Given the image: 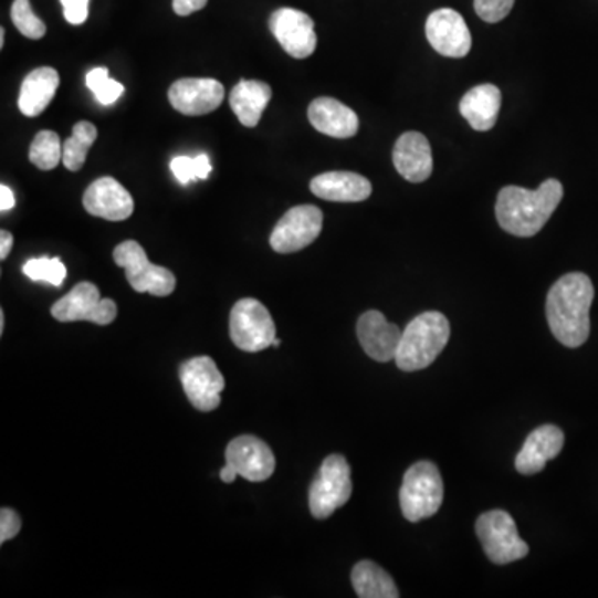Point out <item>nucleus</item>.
<instances>
[{
	"label": "nucleus",
	"instance_id": "nucleus-1",
	"mask_svg": "<svg viewBox=\"0 0 598 598\" xmlns=\"http://www.w3.org/2000/svg\"><path fill=\"white\" fill-rule=\"evenodd\" d=\"M594 296V284L584 273L565 274L548 291L545 303L548 328L567 348H580L590 336Z\"/></svg>",
	"mask_w": 598,
	"mask_h": 598
},
{
	"label": "nucleus",
	"instance_id": "nucleus-2",
	"mask_svg": "<svg viewBox=\"0 0 598 598\" xmlns=\"http://www.w3.org/2000/svg\"><path fill=\"white\" fill-rule=\"evenodd\" d=\"M564 197L560 181L550 178L537 190L505 187L499 191L495 217L502 230L514 237L531 238L550 220Z\"/></svg>",
	"mask_w": 598,
	"mask_h": 598
},
{
	"label": "nucleus",
	"instance_id": "nucleus-3",
	"mask_svg": "<svg viewBox=\"0 0 598 598\" xmlns=\"http://www.w3.org/2000/svg\"><path fill=\"white\" fill-rule=\"evenodd\" d=\"M451 338V325L439 312H426L416 316L402 332L396 353V365L401 371H421L441 355Z\"/></svg>",
	"mask_w": 598,
	"mask_h": 598
},
{
	"label": "nucleus",
	"instance_id": "nucleus-4",
	"mask_svg": "<svg viewBox=\"0 0 598 598\" xmlns=\"http://www.w3.org/2000/svg\"><path fill=\"white\" fill-rule=\"evenodd\" d=\"M444 501V482L438 465L416 462L408 469L399 491L402 515L409 522H421L438 514Z\"/></svg>",
	"mask_w": 598,
	"mask_h": 598
},
{
	"label": "nucleus",
	"instance_id": "nucleus-5",
	"mask_svg": "<svg viewBox=\"0 0 598 598\" xmlns=\"http://www.w3.org/2000/svg\"><path fill=\"white\" fill-rule=\"evenodd\" d=\"M352 468L343 455L333 454L323 461L310 489L313 517L328 518L352 499Z\"/></svg>",
	"mask_w": 598,
	"mask_h": 598
},
{
	"label": "nucleus",
	"instance_id": "nucleus-6",
	"mask_svg": "<svg viewBox=\"0 0 598 598\" xmlns=\"http://www.w3.org/2000/svg\"><path fill=\"white\" fill-rule=\"evenodd\" d=\"M475 532L485 555L494 564L505 565L527 557L528 545L522 541L508 512L501 508L485 512L475 522Z\"/></svg>",
	"mask_w": 598,
	"mask_h": 598
},
{
	"label": "nucleus",
	"instance_id": "nucleus-7",
	"mask_svg": "<svg viewBox=\"0 0 598 598\" xmlns=\"http://www.w3.org/2000/svg\"><path fill=\"white\" fill-rule=\"evenodd\" d=\"M114 260L118 266L124 267L128 283L138 293L164 297L174 293L177 286L175 274L167 267L151 264L137 241L128 240L118 244L114 251Z\"/></svg>",
	"mask_w": 598,
	"mask_h": 598
},
{
	"label": "nucleus",
	"instance_id": "nucleus-8",
	"mask_svg": "<svg viewBox=\"0 0 598 598\" xmlns=\"http://www.w3.org/2000/svg\"><path fill=\"white\" fill-rule=\"evenodd\" d=\"M230 336L241 352L260 353L273 346L276 328L266 306L253 297L240 300L231 310Z\"/></svg>",
	"mask_w": 598,
	"mask_h": 598
},
{
	"label": "nucleus",
	"instance_id": "nucleus-9",
	"mask_svg": "<svg viewBox=\"0 0 598 598\" xmlns=\"http://www.w3.org/2000/svg\"><path fill=\"white\" fill-rule=\"evenodd\" d=\"M52 316L61 323L91 322L107 326L117 318V305L101 297L95 284L84 281L52 306Z\"/></svg>",
	"mask_w": 598,
	"mask_h": 598
},
{
	"label": "nucleus",
	"instance_id": "nucleus-10",
	"mask_svg": "<svg viewBox=\"0 0 598 598\" xmlns=\"http://www.w3.org/2000/svg\"><path fill=\"white\" fill-rule=\"evenodd\" d=\"M322 230L323 211L313 204H300L291 208L277 221L271 233L270 244L276 253H296L310 246Z\"/></svg>",
	"mask_w": 598,
	"mask_h": 598
},
{
	"label": "nucleus",
	"instance_id": "nucleus-11",
	"mask_svg": "<svg viewBox=\"0 0 598 598\" xmlns=\"http://www.w3.org/2000/svg\"><path fill=\"white\" fill-rule=\"evenodd\" d=\"M180 381L188 401L198 411L210 412L220 406L224 378L208 356L188 359L180 366Z\"/></svg>",
	"mask_w": 598,
	"mask_h": 598
},
{
	"label": "nucleus",
	"instance_id": "nucleus-12",
	"mask_svg": "<svg viewBox=\"0 0 598 598\" xmlns=\"http://www.w3.org/2000/svg\"><path fill=\"white\" fill-rule=\"evenodd\" d=\"M270 29L281 48L293 59H308L315 54L318 38L315 22L296 9H277L271 14Z\"/></svg>",
	"mask_w": 598,
	"mask_h": 598
},
{
	"label": "nucleus",
	"instance_id": "nucleus-13",
	"mask_svg": "<svg viewBox=\"0 0 598 598\" xmlns=\"http://www.w3.org/2000/svg\"><path fill=\"white\" fill-rule=\"evenodd\" d=\"M426 38L431 48L444 57L462 59L471 52V31L464 18L452 9H439L429 15Z\"/></svg>",
	"mask_w": 598,
	"mask_h": 598
},
{
	"label": "nucleus",
	"instance_id": "nucleus-14",
	"mask_svg": "<svg viewBox=\"0 0 598 598\" xmlns=\"http://www.w3.org/2000/svg\"><path fill=\"white\" fill-rule=\"evenodd\" d=\"M223 98V85L214 78H180L168 92L171 107L190 117L211 114L220 107Z\"/></svg>",
	"mask_w": 598,
	"mask_h": 598
},
{
	"label": "nucleus",
	"instance_id": "nucleus-15",
	"mask_svg": "<svg viewBox=\"0 0 598 598\" xmlns=\"http://www.w3.org/2000/svg\"><path fill=\"white\" fill-rule=\"evenodd\" d=\"M227 464L233 465L238 475L250 482H263L276 469L273 451L266 442L254 436H240L228 444Z\"/></svg>",
	"mask_w": 598,
	"mask_h": 598
},
{
	"label": "nucleus",
	"instance_id": "nucleus-16",
	"mask_svg": "<svg viewBox=\"0 0 598 598\" xmlns=\"http://www.w3.org/2000/svg\"><path fill=\"white\" fill-rule=\"evenodd\" d=\"M84 208L94 217L108 221H124L134 213V198L115 178L95 180L84 193Z\"/></svg>",
	"mask_w": 598,
	"mask_h": 598
},
{
	"label": "nucleus",
	"instance_id": "nucleus-17",
	"mask_svg": "<svg viewBox=\"0 0 598 598\" xmlns=\"http://www.w3.org/2000/svg\"><path fill=\"white\" fill-rule=\"evenodd\" d=\"M358 339L369 358L379 363H389L396 358L402 329L386 319L381 312H366L358 319Z\"/></svg>",
	"mask_w": 598,
	"mask_h": 598
},
{
	"label": "nucleus",
	"instance_id": "nucleus-18",
	"mask_svg": "<svg viewBox=\"0 0 598 598\" xmlns=\"http://www.w3.org/2000/svg\"><path fill=\"white\" fill-rule=\"evenodd\" d=\"M392 161L399 175L411 183L428 180L434 168L431 145L428 138L418 132H408L398 138L392 150Z\"/></svg>",
	"mask_w": 598,
	"mask_h": 598
},
{
	"label": "nucleus",
	"instance_id": "nucleus-19",
	"mask_svg": "<svg viewBox=\"0 0 598 598\" xmlns=\"http://www.w3.org/2000/svg\"><path fill=\"white\" fill-rule=\"evenodd\" d=\"M564 442L565 436L560 428L552 424L541 426L525 439L515 459V468L524 475L544 471L545 464L560 454Z\"/></svg>",
	"mask_w": 598,
	"mask_h": 598
},
{
	"label": "nucleus",
	"instance_id": "nucleus-20",
	"mask_svg": "<svg viewBox=\"0 0 598 598\" xmlns=\"http://www.w3.org/2000/svg\"><path fill=\"white\" fill-rule=\"evenodd\" d=\"M313 193L322 200L356 203L371 197L373 185L363 175L353 171H328L318 175L310 183Z\"/></svg>",
	"mask_w": 598,
	"mask_h": 598
},
{
	"label": "nucleus",
	"instance_id": "nucleus-21",
	"mask_svg": "<svg viewBox=\"0 0 598 598\" xmlns=\"http://www.w3.org/2000/svg\"><path fill=\"white\" fill-rule=\"evenodd\" d=\"M308 118L316 130L333 138H352L359 130V118L355 111L332 97L313 101Z\"/></svg>",
	"mask_w": 598,
	"mask_h": 598
},
{
	"label": "nucleus",
	"instance_id": "nucleus-22",
	"mask_svg": "<svg viewBox=\"0 0 598 598\" xmlns=\"http://www.w3.org/2000/svg\"><path fill=\"white\" fill-rule=\"evenodd\" d=\"M501 105V91L495 85L482 84L462 97L459 111L474 130L489 132L497 124Z\"/></svg>",
	"mask_w": 598,
	"mask_h": 598
},
{
	"label": "nucleus",
	"instance_id": "nucleus-23",
	"mask_svg": "<svg viewBox=\"0 0 598 598\" xmlns=\"http://www.w3.org/2000/svg\"><path fill=\"white\" fill-rule=\"evenodd\" d=\"M61 77L52 67H41L32 71L22 82L19 94V108L25 117H38L55 97Z\"/></svg>",
	"mask_w": 598,
	"mask_h": 598
},
{
	"label": "nucleus",
	"instance_id": "nucleus-24",
	"mask_svg": "<svg viewBox=\"0 0 598 598\" xmlns=\"http://www.w3.org/2000/svg\"><path fill=\"white\" fill-rule=\"evenodd\" d=\"M273 92L264 82L241 81L230 94V107L244 127L253 128L260 124L264 108L270 104Z\"/></svg>",
	"mask_w": 598,
	"mask_h": 598
},
{
	"label": "nucleus",
	"instance_id": "nucleus-25",
	"mask_svg": "<svg viewBox=\"0 0 598 598\" xmlns=\"http://www.w3.org/2000/svg\"><path fill=\"white\" fill-rule=\"evenodd\" d=\"M353 587L361 598H398L399 591L391 575L371 560L355 565L352 574Z\"/></svg>",
	"mask_w": 598,
	"mask_h": 598
},
{
	"label": "nucleus",
	"instance_id": "nucleus-26",
	"mask_svg": "<svg viewBox=\"0 0 598 598\" xmlns=\"http://www.w3.org/2000/svg\"><path fill=\"white\" fill-rule=\"evenodd\" d=\"M95 140H97V128H95L94 124H91V122L75 124L72 137L64 141V158H62V161H64L65 168L71 171L81 170Z\"/></svg>",
	"mask_w": 598,
	"mask_h": 598
},
{
	"label": "nucleus",
	"instance_id": "nucleus-27",
	"mask_svg": "<svg viewBox=\"0 0 598 598\" xmlns=\"http://www.w3.org/2000/svg\"><path fill=\"white\" fill-rule=\"evenodd\" d=\"M29 158L41 170H54L64 158V145L59 135L52 130L39 132L32 141Z\"/></svg>",
	"mask_w": 598,
	"mask_h": 598
},
{
	"label": "nucleus",
	"instance_id": "nucleus-28",
	"mask_svg": "<svg viewBox=\"0 0 598 598\" xmlns=\"http://www.w3.org/2000/svg\"><path fill=\"white\" fill-rule=\"evenodd\" d=\"M22 271L32 281H45L54 286H61L67 276V267L62 263L61 258H32L24 264Z\"/></svg>",
	"mask_w": 598,
	"mask_h": 598
},
{
	"label": "nucleus",
	"instance_id": "nucleus-29",
	"mask_svg": "<svg viewBox=\"0 0 598 598\" xmlns=\"http://www.w3.org/2000/svg\"><path fill=\"white\" fill-rule=\"evenodd\" d=\"M85 84L94 92L98 104L105 105V107L115 104L125 91L120 82L112 81L108 77V71L105 67H97L88 72Z\"/></svg>",
	"mask_w": 598,
	"mask_h": 598
},
{
	"label": "nucleus",
	"instance_id": "nucleus-30",
	"mask_svg": "<svg viewBox=\"0 0 598 598\" xmlns=\"http://www.w3.org/2000/svg\"><path fill=\"white\" fill-rule=\"evenodd\" d=\"M11 18L18 31L28 39L39 41L48 32L44 22L32 12L29 0H15L14 4H12Z\"/></svg>",
	"mask_w": 598,
	"mask_h": 598
},
{
	"label": "nucleus",
	"instance_id": "nucleus-31",
	"mask_svg": "<svg viewBox=\"0 0 598 598\" xmlns=\"http://www.w3.org/2000/svg\"><path fill=\"white\" fill-rule=\"evenodd\" d=\"M515 0H474V9L482 21L497 24L511 14Z\"/></svg>",
	"mask_w": 598,
	"mask_h": 598
},
{
	"label": "nucleus",
	"instance_id": "nucleus-32",
	"mask_svg": "<svg viewBox=\"0 0 598 598\" xmlns=\"http://www.w3.org/2000/svg\"><path fill=\"white\" fill-rule=\"evenodd\" d=\"M22 521L18 512L12 508H2L0 511V544L14 538L21 532Z\"/></svg>",
	"mask_w": 598,
	"mask_h": 598
},
{
	"label": "nucleus",
	"instance_id": "nucleus-33",
	"mask_svg": "<svg viewBox=\"0 0 598 598\" xmlns=\"http://www.w3.org/2000/svg\"><path fill=\"white\" fill-rule=\"evenodd\" d=\"M170 168L171 171H174L175 178H177L181 185H190L191 181L198 180L197 170H195V158H174V160H171Z\"/></svg>",
	"mask_w": 598,
	"mask_h": 598
},
{
	"label": "nucleus",
	"instance_id": "nucleus-34",
	"mask_svg": "<svg viewBox=\"0 0 598 598\" xmlns=\"http://www.w3.org/2000/svg\"><path fill=\"white\" fill-rule=\"evenodd\" d=\"M67 22L74 25L84 24L88 18V0H61Z\"/></svg>",
	"mask_w": 598,
	"mask_h": 598
},
{
	"label": "nucleus",
	"instance_id": "nucleus-35",
	"mask_svg": "<svg viewBox=\"0 0 598 598\" xmlns=\"http://www.w3.org/2000/svg\"><path fill=\"white\" fill-rule=\"evenodd\" d=\"M207 4L208 0H174V11L175 14L187 18V15L207 8Z\"/></svg>",
	"mask_w": 598,
	"mask_h": 598
},
{
	"label": "nucleus",
	"instance_id": "nucleus-36",
	"mask_svg": "<svg viewBox=\"0 0 598 598\" xmlns=\"http://www.w3.org/2000/svg\"><path fill=\"white\" fill-rule=\"evenodd\" d=\"M195 170H197L198 180H207L211 171L210 158L208 155L201 154L195 157Z\"/></svg>",
	"mask_w": 598,
	"mask_h": 598
},
{
	"label": "nucleus",
	"instance_id": "nucleus-37",
	"mask_svg": "<svg viewBox=\"0 0 598 598\" xmlns=\"http://www.w3.org/2000/svg\"><path fill=\"white\" fill-rule=\"evenodd\" d=\"M12 244H14V237L9 231H0V260H6L11 253Z\"/></svg>",
	"mask_w": 598,
	"mask_h": 598
},
{
	"label": "nucleus",
	"instance_id": "nucleus-38",
	"mask_svg": "<svg viewBox=\"0 0 598 598\" xmlns=\"http://www.w3.org/2000/svg\"><path fill=\"white\" fill-rule=\"evenodd\" d=\"M14 204L15 198L14 193H12L11 188L2 185V187H0V210L9 211L11 210V208H14Z\"/></svg>",
	"mask_w": 598,
	"mask_h": 598
},
{
	"label": "nucleus",
	"instance_id": "nucleus-39",
	"mask_svg": "<svg viewBox=\"0 0 598 598\" xmlns=\"http://www.w3.org/2000/svg\"><path fill=\"white\" fill-rule=\"evenodd\" d=\"M237 471H234L233 465L230 464H224V468L220 471V478L224 484H231V482L237 479Z\"/></svg>",
	"mask_w": 598,
	"mask_h": 598
},
{
	"label": "nucleus",
	"instance_id": "nucleus-40",
	"mask_svg": "<svg viewBox=\"0 0 598 598\" xmlns=\"http://www.w3.org/2000/svg\"><path fill=\"white\" fill-rule=\"evenodd\" d=\"M6 316L4 312H0V333H4Z\"/></svg>",
	"mask_w": 598,
	"mask_h": 598
},
{
	"label": "nucleus",
	"instance_id": "nucleus-41",
	"mask_svg": "<svg viewBox=\"0 0 598 598\" xmlns=\"http://www.w3.org/2000/svg\"><path fill=\"white\" fill-rule=\"evenodd\" d=\"M6 42V31L4 29H0V48H4Z\"/></svg>",
	"mask_w": 598,
	"mask_h": 598
},
{
	"label": "nucleus",
	"instance_id": "nucleus-42",
	"mask_svg": "<svg viewBox=\"0 0 598 598\" xmlns=\"http://www.w3.org/2000/svg\"><path fill=\"white\" fill-rule=\"evenodd\" d=\"M273 346H274V348H280L281 339L274 338Z\"/></svg>",
	"mask_w": 598,
	"mask_h": 598
}]
</instances>
